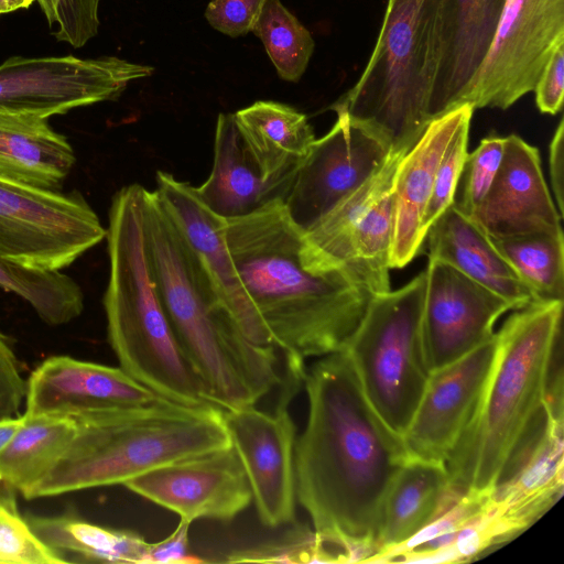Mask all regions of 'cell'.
<instances>
[{
  "instance_id": "obj_1",
  "label": "cell",
  "mask_w": 564,
  "mask_h": 564,
  "mask_svg": "<svg viewBox=\"0 0 564 564\" xmlns=\"http://www.w3.org/2000/svg\"><path fill=\"white\" fill-rule=\"evenodd\" d=\"M306 426L294 449L296 500L345 562H367L388 490L410 458L367 400L343 349L305 371Z\"/></svg>"
},
{
  "instance_id": "obj_2",
  "label": "cell",
  "mask_w": 564,
  "mask_h": 564,
  "mask_svg": "<svg viewBox=\"0 0 564 564\" xmlns=\"http://www.w3.org/2000/svg\"><path fill=\"white\" fill-rule=\"evenodd\" d=\"M225 236L288 378L304 382L305 360L340 350L372 295L311 242L282 200L226 220Z\"/></svg>"
},
{
  "instance_id": "obj_3",
  "label": "cell",
  "mask_w": 564,
  "mask_h": 564,
  "mask_svg": "<svg viewBox=\"0 0 564 564\" xmlns=\"http://www.w3.org/2000/svg\"><path fill=\"white\" fill-rule=\"evenodd\" d=\"M143 228L161 301L210 402L220 409L254 405L282 383L279 349L243 335L154 191L145 189Z\"/></svg>"
},
{
  "instance_id": "obj_4",
  "label": "cell",
  "mask_w": 564,
  "mask_h": 564,
  "mask_svg": "<svg viewBox=\"0 0 564 564\" xmlns=\"http://www.w3.org/2000/svg\"><path fill=\"white\" fill-rule=\"evenodd\" d=\"M563 301L519 308L496 333V359L476 413L445 466L452 494L490 495L544 409Z\"/></svg>"
},
{
  "instance_id": "obj_5",
  "label": "cell",
  "mask_w": 564,
  "mask_h": 564,
  "mask_svg": "<svg viewBox=\"0 0 564 564\" xmlns=\"http://www.w3.org/2000/svg\"><path fill=\"white\" fill-rule=\"evenodd\" d=\"M145 189L129 184L110 203L109 276L102 300L108 341L120 368L158 397L214 405L176 337L152 274L143 228Z\"/></svg>"
},
{
  "instance_id": "obj_6",
  "label": "cell",
  "mask_w": 564,
  "mask_h": 564,
  "mask_svg": "<svg viewBox=\"0 0 564 564\" xmlns=\"http://www.w3.org/2000/svg\"><path fill=\"white\" fill-rule=\"evenodd\" d=\"M75 436L26 499L126 481L160 466L231 445L223 409L158 397L137 406L73 417Z\"/></svg>"
},
{
  "instance_id": "obj_7",
  "label": "cell",
  "mask_w": 564,
  "mask_h": 564,
  "mask_svg": "<svg viewBox=\"0 0 564 564\" xmlns=\"http://www.w3.org/2000/svg\"><path fill=\"white\" fill-rule=\"evenodd\" d=\"M441 0H388L376 46L358 82L330 109L412 148L430 123Z\"/></svg>"
},
{
  "instance_id": "obj_8",
  "label": "cell",
  "mask_w": 564,
  "mask_h": 564,
  "mask_svg": "<svg viewBox=\"0 0 564 564\" xmlns=\"http://www.w3.org/2000/svg\"><path fill=\"white\" fill-rule=\"evenodd\" d=\"M425 271L397 291L376 294L341 348L381 420L403 436L431 372L422 340Z\"/></svg>"
},
{
  "instance_id": "obj_9",
  "label": "cell",
  "mask_w": 564,
  "mask_h": 564,
  "mask_svg": "<svg viewBox=\"0 0 564 564\" xmlns=\"http://www.w3.org/2000/svg\"><path fill=\"white\" fill-rule=\"evenodd\" d=\"M106 232L79 192L0 180V257L34 269L63 270L100 243Z\"/></svg>"
},
{
  "instance_id": "obj_10",
  "label": "cell",
  "mask_w": 564,
  "mask_h": 564,
  "mask_svg": "<svg viewBox=\"0 0 564 564\" xmlns=\"http://www.w3.org/2000/svg\"><path fill=\"white\" fill-rule=\"evenodd\" d=\"M410 149L393 150L372 176L306 231L316 248L371 295L390 291L393 178L400 160Z\"/></svg>"
},
{
  "instance_id": "obj_11",
  "label": "cell",
  "mask_w": 564,
  "mask_h": 564,
  "mask_svg": "<svg viewBox=\"0 0 564 564\" xmlns=\"http://www.w3.org/2000/svg\"><path fill=\"white\" fill-rule=\"evenodd\" d=\"M564 42V0H506L490 47L460 105L507 109L532 91Z\"/></svg>"
},
{
  "instance_id": "obj_12",
  "label": "cell",
  "mask_w": 564,
  "mask_h": 564,
  "mask_svg": "<svg viewBox=\"0 0 564 564\" xmlns=\"http://www.w3.org/2000/svg\"><path fill=\"white\" fill-rule=\"evenodd\" d=\"M153 67L116 56H12L0 65V110L44 118L115 100Z\"/></svg>"
},
{
  "instance_id": "obj_13",
  "label": "cell",
  "mask_w": 564,
  "mask_h": 564,
  "mask_svg": "<svg viewBox=\"0 0 564 564\" xmlns=\"http://www.w3.org/2000/svg\"><path fill=\"white\" fill-rule=\"evenodd\" d=\"M336 115L332 129L314 140L300 162L283 200L305 231L372 176L393 151L375 130L343 111Z\"/></svg>"
},
{
  "instance_id": "obj_14",
  "label": "cell",
  "mask_w": 564,
  "mask_h": 564,
  "mask_svg": "<svg viewBox=\"0 0 564 564\" xmlns=\"http://www.w3.org/2000/svg\"><path fill=\"white\" fill-rule=\"evenodd\" d=\"M563 422V413L545 402L507 463L484 513L494 545L530 527L561 497Z\"/></svg>"
},
{
  "instance_id": "obj_15",
  "label": "cell",
  "mask_w": 564,
  "mask_h": 564,
  "mask_svg": "<svg viewBox=\"0 0 564 564\" xmlns=\"http://www.w3.org/2000/svg\"><path fill=\"white\" fill-rule=\"evenodd\" d=\"M282 397L274 413L254 405L223 409L230 442L245 469L259 520L276 528L295 518V425Z\"/></svg>"
},
{
  "instance_id": "obj_16",
  "label": "cell",
  "mask_w": 564,
  "mask_h": 564,
  "mask_svg": "<svg viewBox=\"0 0 564 564\" xmlns=\"http://www.w3.org/2000/svg\"><path fill=\"white\" fill-rule=\"evenodd\" d=\"M425 273L422 340L432 373L494 338L497 319L513 308L447 263L429 259Z\"/></svg>"
},
{
  "instance_id": "obj_17",
  "label": "cell",
  "mask_w": 564,
  "mask_h": 564,
  "mask_svg": "<svg viewBox=\"0 0 564 564\" xmlns=\"http://www.w3.org/2000/svg\"><path fill=\"white\" fill-rule=\"evenodd\" d=\"M123 486L189 522L203 518L230 521L252 501L232 445L169 463Z\"/></svg>"
},
{
  "instance_id": "obj_18",
  "label": "cell",
  "mask_w": 564,
  "mask_h": 564,
  "mask_svg": "<svg viewBox=\"0 0 564 564\" xmlns=\"http://www.w3.org/2000/svg\"><path fill=\"white\" fill-rule=\"evenodd\" d=\"M155 181L161 206L240 330L257 345L275 347L238 275L226 241V219L212 212L189 183L164 171L156 172Z\"/></svg>"
},
{
  "instance_id": "obj_19",
  "label": "cell",
  "mask_w": 564,
  "mask_h": 564,
  "mask_svg": "<svg viewBox=\"0 0 564 564\" xmlns=\"http://www.w3.org/2000/svg\"><path fill=\"white\" fill-rule=\"evenodd\" d=\"M497 334L431 373L402 438L410 457L445 464L473 420L490 376Z\"/></svg>"
},
{
  "instance_id": "obj_20",
  "label": "cell",
  "mask_w": 564,
  "mask_h": 564,
  "mask_svg": "<svg viewBox=\"0 0 564 564\" xmlns=\"http://www.w3.org/2000/svg\"><path fill=\"white\" fill-rule=\"evenodd\" d=\"M25 414L79 415L143 405L158 395L121 368L67 356L44 360L26 383Z\"/></svg>"
},
{
  "instance_id": "obj_21",
  "label": "cell",
  "mask_w": 564,
  "mask_h": 564,
  "mask_svg": "<svg viewBox=\"0 0 564 564\" xmlns=\"http://www.w3.org/2000/svg\"><path fill=\"white\" fill-rule=\"evenodd\" d=\"M471 218L491 238L562 229L536 148L516 134L505 137L498 174Z\"/></svg>"
},
{
  "instance_id": "obj_22",
  "label": "cell",
  "mask_w": 564,
  "mask_h": 564,
  "mask_svg": "<svg viewBox=\"0 0 564 564\" xmlns=\"http://www.w3.org/2000/svg\"><path fill=\"white\" fill-rule=\"evenodd\" d=\"M506 0H441L437 66L429 117L460 105L495 36Z\"/></svg>"
},
{
  "instance_id": "obj_23",
  "label": "cell",
  "mask_w": 564,
  "mask_h": 564,
  "mask_svg": "<svg viewBox=\"0 0 564 564\" xmlns=\"http://www.w3.org/2000/svg\"><path fill=\"white\" fill-rule=\"evenodd\" d=\"M474 110L469 104H463L432 119L400 160L393 178L394 231L390 269L403 268L421 252L426 239L423 215L437 166L457 127L473 116Z\"/></svg>"
},
{
  "instance_id": "obj_24",
  "label": "cell",
  "mask_w": 564,
  "mask_h": 564,
  "mask_svg": "<svg viewBox=\"0 0 564 564\" xmlns=\"http://www.w3.org/2000/svg\"><path fill=\"white\" fill-rule=\"evenodd\" d=\"M296 169L265 174L247 148L234 113H220L216 123L213 166L196 192L216 215L228 220L284 200Z\"/></svg>"
},
{
  "instance_id": "obj_25",
  "label": "cell",
  "mask_w": 564,
  "mask_h": 564,
  "mask_svg": "<svg viewBox=\"0 0 564 564\" xmlns=\"http://www.w3.org/2000/svg\"><path fill=\"white\" fill-rule=\"evenodd\" d=\"M426 238L429 259L449 264L505 299L513 310L538 302L491 238L455 202L430 226Z\"/></svg>"
},
{
  "instance_id": "obj_26",
  "label": "cell",
  "mask_w": 564,
  "mask_h": 564,
  "mask_svg": "<svg viewBox=\"0 0 564 564\" xmlns=\"http://www.w3.org/2000/svg\"><path fill=\"white\" fill-rule=\"evenodd\" d=\"M76 158L67 138L48 118L0 110V180L58 191Z\"/></svg>"
},
{
  "instance_id": "obj_27",
  "label": "cell",
  "mask_w": 564,
  "mask_h": 564,
  "mask_svg": "<svg viewBox=\"0 0 564 564\" xmlns=\"http://www.w3.org/2000/svg\"><path fill=\"white\" fill-rule=\"evenodd\" d=\"M457 499L451 491L445 464L408 458L386 496L375 554L367 562L376 563L411 540Z\"/></svg>"
},
{
  "instance_id": "obj_28",
  "label": "cell",
  "mask_w": 564,
  "mask_h": 564,
  "mask_svg": "<svg viewBox=\"0 0 564 564\" xmlns=\"http://www.w3.org/2000/svg\"><path fill=\"white\" fill-rule=\"evenodd\" d=\"M238 130L268 175L296 169L315 135L304 113L276 101H256L234 113Z\"/></svg>"
},
{
  "instance_id": "obj_29",
  "label": "cell",
  "mask_w": 564,
  "mask_h": 564,
  "mask_svg": "<svg viewBox=\"0 0 564 564\" xmlns=\"http://www.w3.org/2000/svg\"><path fill=\"white\" fill-rule=\"evenodd\" d=\"M25 520L45 544L74 562L148 564L150 543L133 531L93 524L70 512Z\"/></svg>"
},
{
  "instance_id": "obj_30",
  "label": "cell",
  "mask_w": 564,
  "mask_h": 564,
  "mask_svg": "<svg viewBox=\"0 0 564 564\" xmlns=\"http://www.w3.org/2000/svg\"><path fill=\"white\" fill-rule=\"evenodd\" d=\"M76 430L73 417L24 413L18 432L0 453V481L25 498L64 453Z\"/></svg>"
},
{
  "instance_id": "obj_31",
  "label": "cell",
  "mask_w": 564,
  "mask_h": 564,
  "mask_svg": "<svg viewBox=\"0 0 564 564\" xmlns=\"http://www.w3.org/2000/svg\"><path fill=\"white\" fill-rule=\"evenodd\" d=\"M491 241L538 302L563 301L564 236L562 229L491 238Z\"/></svg>"
},
{
  "instance_id": "obj_32",
  "label": "cell",
  "mask_w": 564,
  "mask_h": 564,
  "mask_svg": "<svg viewBox=\"0 0 564 564\" xmlns=\"http://www.w3.org/2000/svg\"><path fill=\"white\" fill-rule=\"evenodd\" d=\"M0 288L23 299L51 326L67 324L84 310L82 288L62 270L34 269L0 257Z\"/></svg>"
},
{
  "instance_id": "obj_33",
  "label": "cell",
  "mask_w": 564,
  "mask_h": 564,
  "mask_svg": "<svg viewBox=\"0 0 564 564\" xmlns=\"http://www.w3.org/2000/svg\"><path fill=\"white\" fill-rule=\"evenodd\" d=\"M252 32L262 41L280 77L297 82L314 51L308 30L280 0H267Z\"/></svg>"
},
{
  "instance_id": "obj_34",
  "label": "cell",
  "mask_w": 564,
  "mask_h": 564,
  "mask_svg": "<svg viewBox=\"0 0 564 564\" xmlns=\"http://www.w3.org/2000/svg\"><path fill=\"white\" fill-rule=\"evenodd\" d=\"M332 544L322 540L314 530L296 525L282 539L253 547L235 550L227 555L230 563H313L341 562L330 551Z\"/></svg>"
},
{
  "instance_id": "obj_35",
  "label": "cell",
  "mask_w": 564,
  "mask_h": 564,
  "mask_svg": "<svg viewBox=\"0 0 564 564\" xmlns=\"http://www.w3.org/2000/svg\"><path fill=\"white\" fill-rule=\"evenodd\" d=\"M0 563H69L61 552L45 544L21 518L13 500H0Z\"/></svg>"
},
{
  "instance_id": "obj_36",
  "label": "cell",
  "mask_w": 564,
  "mask_h": 564,
  "mask_svg": "<svg viewBox=\"0 0 564 564\" xmlns=\"http://www.w3.org/2000/svg\"><path fill=\"white\" fill-rule=\"evenodd\" d=\"M471 116L457 127L437 166L432 194L426 205L422 227L430 226L455 202V193L468 156L467 144Z\"/></svg>"
},
{
  "instance_id": "obj_37",
  "label": "cell",
  "mask_w": 564,
  "mask_h": 564,
  "mask_svg": "<svg viewBox=\"0 0 564 564\" xmlns=\"http://www.w3.org/2000/svg\"><path fill=\"white\" fill-rule=\"evenodd\" d=\"M53 35L74 48L84 46L98 33L100 0H35Z\"/></svg>"
},
{
  "instance_id": "obj_38",
  "label": "cell",
  "mask_w": 564,
  "mask_h": 564,
  "mask_svg": "<svg viewBox=\"0 0 564 564\" xmlns=\"http://www.w3.org/2000/svg\"><path fill=\"white\" fill-rule=\"evenodd\" d=\"M503 148L505 138L491 134L484 138L475 151L468 153L462 174V199L455 202L467 216H473L489 192L501 164Z\"/></svg>"
},
{
  "instance_id": "obj_39",
  "label": "cell",
  "mask_w": 564,
  "mask_h": 564,
  "mask_svg": "<svg viewBox=\"0 0 564 564\" xmlns=\"http://www.w3.org/2000/svg\"><path fill=\"white\" fill-rule=\"evenodd\" d=\"M267 0H210L205 11L217 31L238 37L252 32Z\"/></svg>"
},
{
  "instance_id": "obj_40",
  "label": "cell",
  "mask_w": 564,
  "mask_h": 564,
  "mask_svg": "<svg viewBox=\"0 0 564 564\" xmlns=\"http://www.w3.org/2000/svg\"><path fill=\"white\" fill-rule=\"evenodd\" d=\"M25 392L26 383L19 371L15 356L0 330V419L11 417L19 412Z\"/></svg>"
},
{
  "instance_id": "obj_41",
  "label": "cell",
  "mask_w": 564,
  "mask_h": 564,
  "mask_svg": "<svg viewBox=\"0 0 564 564\" xmlns=\"http://www.w3.org/2000/svg\"><path fill=\"white\" fill-rule=\"evenodd\" d=\"M535 102L543 113L555 115L563 106L564 95V42L552 53L533 89Z\"/></svg>"
},
{
  "instance_id": "obj_42",
  "label": "cell",
  "mask_w": 564,
  "mask_h": 564,
  "mask_svg": "<svg viewBox=\"0 0 564 564\" xmlns=\"http://www.w3.org/2000/svg\"><path fill=\"white\" fill-rule=\"evenodd\" d=\"M189 521L181 519L176 529L165 539L150 543L148 564H191L203 560L188 552Z\"/></svg>"
},
{
  "instance_id": "obj_43",
  "label": "cell",
  "mask_w": 564,
  "mask_h": 564,
  "mask_svg": "<svg viewBox=\"0 0 564 564\" xmlns=\"http://www.w3.org/2000/svg\"><path fill=\"white\" fill-rule=\"evenodd\" d=\"M564 121L561 119L557 129L550 143V176L553 192L555 195V205L561 215L564 214L563 204V181H564Z\"/></svg>"
},
{
  "instance_id": "obj_44",
  "label": "cell",
  "mask_w": 564,
  "mask_h": 564,
  "mask_svg": "<svg viewBox=\"0 0 564 564\" xmlns=\"http://www.w3.org/2000/svg\"><path fill=\"white\" fill-rule=\"evenodd\" d=\"M23 422V415L0 419V453L11 442Z\"/></svg>"
},
{
  "instance_id": "obj_45",
  "label": "cell",
  "mask_w": 564,
  "mask_h": 564,
  "mask_svg": "<svg viewBox=\"0 0 564 564\" xmlns=\"http://www.w3.org/2000/svg\"><path fill=\"white\" fill-rule=\"evenodd\" d=\"M35 0H0V14L29 8Z\"/></svg>"
},
{
  "instance_id": "obj_46",
  "label": "cell",
  "mask_w": 564,
  "mask_h": 564,
  "mask_svg": "<svg viewBox=\"0 0 564 564\" xmlns=\"http://www.w3.org/2000/svg\"><path fill=\"white\" fill-rule=\"evenodd\" d=\"M0 500H1V498H0Z\"/></svg>"
}]
</instances>
